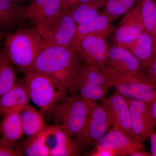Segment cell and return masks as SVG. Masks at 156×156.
<instances>
[{"mask_svg":"<svg viewBox=\"0 0 156 156\" xmlns=\"http://www.w3.org/2000/svg\"><path fill=\"white\" fill-rule=\"evenodd\" d=\"M102 104L107 113L112 128L122 131L133 138L131 114L126 98L115 91L106 98L102 101Z\"/></svg>","mask_w":156,"mask_h":156,"instance_id":"30bf717a","label":"cell"},{"mask_svg":"<svg viewBox=\"0 0 156 156\" xmlns=\"http://www.w3.org/2000/svg\"><path fill=\"white\" fill-rule=\"evenodd\" d=\"M24 18L23 8L7 0H0V28H11Z\"/></svg>","mask_w":156,"mask_h":156,"instance_id":"603a6c76","label":"cell"},{"mask_svg":"<svg viewBox=\"0 0 156 156\" xmlns=\"http://www.w3.org/2000/svg\"><path fill=\"white\" fill-rule=\"evenodd\" d=\"M91 156H115L113 152L108 149L95 146V149L88 154Z\"/></svg>","mask_w":156,"mask_h":156,"instance_id":"f1b7e54d","label":"cell"},{"mask_svg":"<svg viewBox=\"0 0 156 156\" xmlns=\"http://www.w3.org/2000/svg\"><path fill=\"white\" fill-rule=\"evenodd\" d=\"M145 30L136 5L128 11L119 24L115 34L117 46L123 47L134 41Z\"/></svg>","mask_w":156,"mask_h":156,"instance_id":"5bb4252c","label":"cell"},{"mask_svg":"<svg viewBox=\"0 0 156 156\" xmlns=\"http://www.w3.org/2000/svg\"><path fill=\"white\" fill-rule=\"evenodd\" d=\"M152 49L154 58H156V27L151 32Z\"/></svg>","mask_w":156,"mask_h":156,"instance_id":"d6a6232c","label":"cell"},{"mask_svg":"<svg viewBox=\"0 0 156 156\" xmlns=\"http://www.w3.org/2000/svg\"><path fill=\"white\" fill-rule=\"evenodd\" d=\"M7 1H9V2H11L15 3V4L18 5L19 3L21 2L23 0H7Z\"/></svg>","mask_w":156,"mask_h":156,"instance_id":"8d00e7d4","label":"cell"},{"mask_svg":"<svg viewBox=\"0 0 156 156\" xmlns=\"http://www.w3.org/2000/svg\"><path fill=\"white\" fill-rule=\"evenodd\" d=\"M95 102L78 95L67 96L53 106L48 114L53 117L55 125L75 137L83 129Z\"/></svg>","mask_w":156,"mask_h":156,"instance_id":"3957f363","label":"cell"},{"mask_svg":"<svg viewBox=\"0 0 156 156\" xmlns=\"http://www.w3.org/2000/svg\"><path fill=\"white\" fill-rule=\"evenodd\" d=\"M46 0H31V2L30 5L33 6V7L39 6L44 2Z\"/></svg>","mask_w":156,"mask_h":156,"instance_id":"e575fe53","label":"cell"},{"mask_svg":"<svg viewBox=\"0 0 156 156\" xmlns=\"http://www.w3.org/2000/svg\"><path fill=\"white\" fill-rule=\"evenodd\" d=\"M111 126V123L104 107L95 102L83 129L75 137L80 151L95 146Z\"/></svg>","mask_w":156,"mask_h":156,"instance_id":"ba28073f","label":"cell"},{"mask_svg":"<svg viewBox=\"0 0 156 156\" xmlns=\"http://www.w3.org/2000/svg\"><path fill=\"white\" fill-rule=\"evenodd\" d=\"M44 131L36 136L28 138L23 142L22 149L23 155L49 156V151L45 144Z\"/></svg>","mask_w":156,"mask_h":156,"instance_id":"484cf974","label":"cell"},{"mask_svg":"<svg viewBox=\"0 0 156 156\" xmlns=\"http://www.w3.org/2000/svg\"><path fill=\"white\" fill-rule=\"evenodd\" d=\"M115 30L111 22L103 14L99 15L87 22L78 24L73 48L77 52L82 39L87 36H94L105 39Z\"/></svg>","mask_w":156,"mask_h":156,"instance_id":"2e32d148","label":"cell"},{"mask_svg":"<svg viewBox=\"0 0 156 156\" xmlns=\"http://www.w3.org/2000/svg\"><path fill=\"white\" fill-rule=\"evenodd\" d=\"M20 115L23 133L28 138L36 136L47 128L41 113L29 105L20 111Z\"/></svg>","mask_w":156,"mask_h":156,"instance_id":"ffe728a7","label":"cell"},{"mask_svg":"<svg viewBox=\"0 0 156 156\" xmlns=\"http://www.w3.org/2000/svg\"><path fill=\"white\" fill-rule=\"evenodd\" d=\"M101 69L91 65L82 64L75 83L76 95L90 101H102L112 88Z\"/></svg>","mask_w":156,"mask_h":156,"instance_id":"8992f818","label":"cell"},{"mask_svg":"<svg viewBox=\"0 0 156 156\" xmlns=\"http://www.w3.org/2000/svg\"><path fill=\"white\" fill-rule=\"evenodd\" d=\"M23 155L22 148L15 143H9L0 138V156H20Z\"/></svg>","mask_w":156,"mask_h":156,"instance_id":"83f0119b","label":"cell"},{"mask_svg":"<svg viewBox=\"0 0 156 156\" xmlns=\"http://www.w3.org/2000/svg\"><path fill=\"white\" fill-rule=\"evenodd\" d=\"M151 108L152 114L156 122V101L151 105Z\"/></svg>","mask_w":156,"mask_h":156,"instance_id":"d590c367","label":"cell"},{"mask_svg":"<svg viewBox=\"0 0 156 156\" xmlns=\"http://www.w3.org/2000/svg\"><path fill=\"white\" fill-rule=\"evenodd\" d=\"M45 144L49 156H75L80 154V148L72 136L61 127L54 126L45 129Z\"/></svg>","mask_w":156,"mask_h":156,"instance_id":"8fae6325","label":"cell"},{"mask_svg":"<svg viewBox=\"0 0 156 156\" xmlns=\"http://www.w3.org/2000/svg\"><path fill=\"white\" fill-rule=\"evenodd\" d=\"M105 2V0H89L70 9V14L78 25L97 17Z\"/></svg>","mask_w":156,"mask_h":156,"instance_id":"7402d4cb","label":"cell"},{"mask_svg":"<svg viewBox=\"0 0 156 156\" xmlns=\"http://www.w3.org/2000/svg\"><path fill=\"white\" fill-rule=\"evenodd\" d=\"M126 98L130 109L133 138L141 143L155 132L156 122L152 114L151 105L141 101Z\"/></svg>","mask_w":156,"mask_h":156,"instance_id":"9c48e42d","label":"cell"},{"mask_svg":"<svg viewBox=\"0 0 156 156\" xmlns=\"http://www.w3.org/2000/svg\"><path fill=\"white\" fill-rule=\"evenodd\" d=\"M112 87L125 98L151 105L156 101V83L145 73L121 72L106 64L101 69Z\"/></svg>","mask_w":156,"mask_h":156,"instance_id":"277c9868","label":"cell"},{"mask_svg":"<svg viewBox=\"0 0 156 156\" xmlns=\"http://www.w3.org/2000/svg\"><path fill=\"white\" fill-rule=\"evenodd\" d=\"M16 74L4 49L0 52V98L15 83Z\"/></svg>","mask_w":156,"mask_h":156,"instance_id":"cb8c5ba5","label":"cell"},{"mask_svg":"<svg viewBox=\"0 0 156 156\" xmlns=\"http://www.w3.org/2000/svg\"><path fill=\"white\" fill-rule=\"evenodd\" d=\"M28 93L22 80L16 82L15 85L0 98V114L20 111L29 105Z\"/></svg>","mask_w":156,"mask_h":156,"instance_id":"ac0fdd59","label":"cell"},{"mask_svg":"<svg viewBox=\"0 0 156 156\" xmlns=\"http://www.w3.org/2000/svg\"><path fill=\"white\" fill-rule=\"evenodd\" d=\"M151 138V156H156V133L154 132Z\"/></svg>","mask_w":156,"mask_h":156,"instance_id":"1f68e13d","label":"cell"},{"mask_svg":"<svg viewBox=\"0 0 156 156\" xmlns=\"http://www.w3.org/2000/svg\"><path fill=\"white\" fill-rule=\"evenodd\" d=\"M5 45L4 50L11 64L26 73L48 45L36 29L23 27L6 35Z\"/></svg>","mask_w":156,"mask_h":156,"instance_id":"7a4b0ae2","label":"cell"},{"mask_svg":"<svg viewBox=\"0 0 156 156\" xmlns=\"http://www.w3.org/2000/svg\"><path fill=\"white\" fill-rule=\"evenodd\" d=\"M20 112L16 111L4 115L2 121L0 123L2 138L9 143H15L24 134Z\"/></svg>","mask_w":156,"mask_h":156,"instance_id":"44dd1931","label":"cell"},{"mask_svg":"<svg viewBox=\"0 0 156 156\" xmlns=\"http://www.w3.org/2000/svg\"><path fill=\"white\" fill-rule=\"evenodd\" d=\"M95 146L108 149L113 152L115 156H131L134 151L143 148L141 142L113 128L99 139Z\"/></svg>","mask_w":156,"mask_h":156,"instance_id":"4fadbf2b","label":"cell"},{"mask_svg":"<svg viewBox=\"0 0 156 156\" xmlns=\"http://www.w3.org/2000/svg\"><path fill=\"white\" fill-rule=\"evenodd\" d=\"M62 9V0H46L39 6L33 7L29 5L23 8L24 17L32 23L36 29L55 16Z\"/></svg>","mask_w":156,"mask_h":156,"instance_id":"e0dca14e","label":"cell"},{"mask_svg":"<svg viewBox=\"0 0 156 156\" xmlns=\"http://www.w3.org/2000/svg\"><path fill=\"white\" fill-rule=\"evenodd\" d=\"M146 74L156 83V58H154L148 66L146 69Z\"/></svg>","mask_w":156,"mask_h":156,"instance_id":"4dcf8cb0","label":"cell"},{"mask_svg":"<svg viewBox=\"0 0 156 156\" xmlns=\"http://www.w3.org/2000/svg\"><path fill=\"white\" fill-rule=\"evenodd\" d=\"M82 61L79 53L72 47L48 45L37 57L30 70L55 79L72 95H76L75 83Z\"/></svg>","mask_w":156,"mask_h":156,"instance_id":"6da1fadb","label":"cell"},{"mask_svg":"<svg viewBox=\"0 0 156 156\" xmlns=\"http://www.w3.org/2000/svg\"><path fill=\"white\" fill-rule=\"evenodd\" d=\"M89 0H62V8L69 11L76 6L88 2Z\"/></svg>","mask_w":156,"mask_h":156,"instance_id":"f546056e","label":"cell"},{"mask_svg":"<svg viewBox=\"0 0 156 156\" xmlns=\"http://www.w3.org/2000/svg\"><path fill=\"white\" fill-rule=\"evenodd\" d=\"M137 0H105L103 14L111 22L126 14L134 6Z\"/></svg>","mask_w":156,"mask_h":156,"instance_id":"d4e9b609","label":"cell"},{"mask_svg":"<svg viewBox=\"0 0 156 156\" xmlns=\"http://www.w3.org/2000/svg\"><path fill=\"white\" fill-rule=\"evenodd\" d=\"M131 156H151V154L145 152L142 149H137L134 151Z\"/></svg>","mask_w":156,"mask_h":156,"instance_id":"836d02e7","label":"cell"},{"mask_svg":"<svg viewBox=\"0 0 156 156\" xmlns=\"http://www.w3.org/2000/svg\"><path fill=\"white\" fill-rule=\"evenodd\" d=\"M25 74L22 81L29 99L43 114L68 96L67 88L55 79L34 71Z\"/></svg>","mask_w":156,"mask_h":156,"instance_id":"5b68a950","label":"cell"},{"mask_svg":"<svg viewBox=\"0 0 156 156\" xmlns=\"http://www.w3.org/2000/svg\"><path fill=\"white\" fill-rule=\"evenodd\" d=\"M137 5L145 30L151 32L156 27L154 0H140Z\"/></svg>","mask_w":156,"mask_h":156,"instance_id":"4316f807","label":"cell"},{"mask_svg":"<svg viewBox=\"0 0 156 156\" xmlns=\"http://www.w3.org/2000/svg\"><path fill=\"white\" fill-rule=\"evenodd\" d=\"M106 64L121 72L131 74L144 73L145 70L142 63L130 51L118 46L110 47Z\"/></svg>","mask_w":156,"mask_h":156,"instance_id":"9a60e30c","label":"cell"},{"mask_svg":"<svg viewBox=\"0 0 156 156\" xmlns=\"http://www.w3.org/2000/svg\"><path fill=\"white\" fill-rule=\"evenodd\" d=\"M2 39V32H1V30H0V41H1V40Z\"/></svg>","mask_w":156,"mask_h":156,"instance_id":"74e56055","label":"cell"},{"mask_svg":"<svg viewBox=\"0 0 156 156\" xmlns=\"http://www.w3.org/2000/svg\"><path fill=\"white\" fill-rule=\"evenodd\" d=\"M131 52L146 69L154 58L151 33L144 30L134 41L122 47Z\"/></svg>","mask_w":156,"mask_h":156,"instance_id":"d6986e66","label":"cell"},{"mask_svg":"<svg viewBox=\"0 0 156 156\" xmlns=\"http://www.w3.org/2000/svg\"><path fill=\"white\" fill-rule=\"evenodd\" d=\"M155 1V17H156V0Z\"/></svg>","mask_w":156,"mask_h":156,"instance_id":"f35d334b","label":"cell"},{"mask_svg":"<svg viewBox=\"0 0 156 156\" xmlns=\"http://www.w3.org/2000/svg\"><path fill=\"white\" fill-rule=\"evenodd\" d=\"M77 27L69 11L62 9L37 30L48 45L73 48Z\"/></svg>","mask_w":156,"mask_h":156,"instance_id":"52a82bcc","label":"cell"},{"mask_svg":"<svg viewBox=\"0 0 156 156\" xmlns=\"http://www.w3.org/2000/svg\"><path fill=\"white\" fill-rule=\"evenodd\" d=\"M110 47L105 39L87 36L81 40L77 52L85 63L101 69L106 65Z\"/></svg>","mask_w":156,"mask_h":156,"instance_id":"7c38bea8","label":"cell"}]
</instances>
